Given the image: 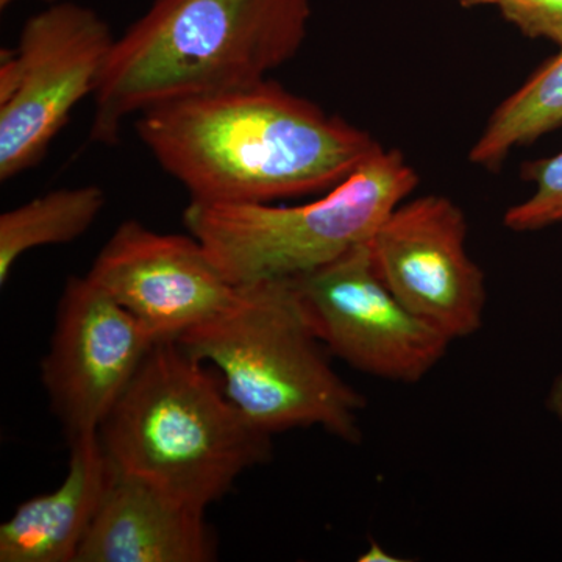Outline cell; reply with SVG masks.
Instances as JSON below:
<instances>
[{"instance_id": "obj_12", "label": "cell", "mask_w": 562, "mask_h": 562, "mask_svg": "<svg viewBox=\"0 0 562 562\" xmlns=\"http://www.w3.org/2000/svg\"><path fill=\"white\" fill-rule=\"evenodd\" d=\"M68 446V473L60 486L21 503L0 527V561L76 562L114 468L99 432Z\"/></svg>"}, {"instance_id": "obj_9", "label": "cell", "mask_w": 562, "mask_h": 562, "mask_svg": "<svg viewBox=\"0 0 562 562\" xmlns=\"http://www.w3.org/2000/svg\"><path fill=\"white\" fill-rule=\"evenodd\" d=\"M154 344L88 276L66 281L41 380L68 442L98 435Z\"/></svg>"}, {"instance_id": "obj_16", "label": "cell", "mask_w": 562, "mask_h": 562, "mask_svg": "<svg viewBox=\"0 0 562 562\" xmlns=\"http://www.w3.org/2000/svg\"><path fill=\"white\" fill-rule=\"evenodd\" d=\"M498 9L524 35L562 49V0H503Z\"/></svg>"}, {"instance_id": "obj_17", "label": "cell", "mask_w": 562, "mask_h": 562, "mask_svg": "<svg viewBox=\"0 0 562 562\" xmlns=\"http://www.w3.org/2000/svg\"><path fill=\"white\" fill-rule=\"evenodd\" d=\"M547 409L553 414L554 419L562 425V372L554 376L547 394Z\"/></svg>"}, {"instance_id": "obj_15", "label": "cell", "mask_w": 562, "mask_h": 562, "mask_svg": "<svg viewBox=\"0 0 562 562\" xmlns=\"http://www.w3.org/2000/svg\"><path fill=\"white\" fill-rule=\"evenodd\" d=\"M525 179L532 181L535 191L506 211L505 227L527 233L562 224V151L528 165Z\"/></svg>"}, {"instance_id": "obj_6", "label": "cell", "mask_w": 562, "mask_h": 562, "mask_svg": "<svg viewBox=\"0 0 562 562\" xmlns=\"http://www.w3.org/2000/svg\"><path fill=\"white\" fill-rule=\"evenodd\" d=\"M116 38L88 7L52 3L22 27L16 49L0 61V181L35 168L94 95Z\"/></svg>"}, {"instance_id": "obj_18", "label": "cell", "mask_w": 562, "mask_h": 562, "mask_svg": "<svg viewBox=\"0 0 562 562\" xmlns=\"http://www.w3.org/2000/svg\"><path fill=\"white\" fill-rule=\"evenodd\" d=\"M465 9H475V7L501 5L503 0H457Z\"/></svg>"}, {"instance_id": "obj_3", "label": "cell", "mask_w": 562, "mask_h": 562, "mask_svg": "<svg viewBox=\"0 0 562 562\" xmlns=\"http://www.w3.org/2000/svg\"><path fill=\"white\" fill-rule=\"evenodd\" d=\"M99 439L117 471L202 512L272 450V436L228 398L222 379L172 339L154 344Z\"/></svg>"}, {"instance_id": "obj_13", "label": "cell", "mask_w": 562, "mask_h": 562, "mask_svg": "<svg viewBox=\"0 0 562 562\" xmlns=\"http://www.w3.org/2000/svg\"><path fill=\"white\" fill-rule=\"evenodd\" d=\"M105 191L95 184L65 188L5 211L0 216V284L29 250L76 241L105 209Z\"/></svg>"}, {"instance_id": "obj_4", "label": "cell", "mask_w": 562, "mask_h": 562, "mask_svg": "<svg viewBox=\"0 0 562 562\" xmlns=\"http://www.w3.org/2000/svg\"><path fill=\"white\" fill-rule=\"evenodd\" d=\"M177 341L221 372L228 398L266 435L321 428L361 442L364 397L331 368L291 280L236 286L224 312Z\"/></svg>"}, {"instance_id": "obj_11", "label": "cell", "mask_w": 562, "mask_h": 562, "mask_svg": "<svg viewBox=\"0 0 562 562\" xmlns=\"http://www.w3.org/2000/svg\"><path fill=\"white\" fill-rule=\"evenodd\" d=\"M214 560L217 547L205 512L116 468L76 558V562Z\"/></svg>"}, {"instance_id": "obj_19", "label": "cell", "mask_w": 562, "mask_h": 562, "mask_svg": "<svg viewBox=\"0 0 562 562\" xmlns=\"http://www.w3.org/2000/svg\"><path fill=\"white\" fill-rule=\"evenodd\" d=\"M16 2V0H0V9L5 10L9 9L11 3ZM41 2H46L52 5V3L60 2V0H41Z\"/></svg>"}, {"instance_id": "obj_8", "label": "cell", "mask_w": 562, "mask_h": 562, "mask_svg": "<svg viewBox=\"0 0 562 562\" xmlns=\"http://www.w3.org/2000/svg\"><path fill=\"white\" fill-rule=\"evenodd\" d=\"M468 222L443 195L397 206L368 243L373 268L395 297L454 339L483 327L486 279L465 247Z\"/></svg>"}, {"instance_id": "obj_7", "label": "cell", "mask_w": 562, "mask_h": 562, "mask_svg": "<svg viewBox=\"0 0 562 562\" xmlns=\"http://www.w3.org/2000/svg\"><path fill=\"white\" fill-rule=\"evenodd\" d=\"M291 281L328 353L366 375L419 383L453 342L395 297L373 268L368 243Z\"/></svg>"}, {"instance_id": "obj_10", "label": "cell", "mask_w": 562, "mask_h": 562, "mask_svg": "<svg viewBox=\"0 0 562 562\" xmlns=\"http://www.w3.org/2000/svg\"><path fill=\"white\" fill-rule=\"evenodd\" d=\"M88 279L139 322L155 342L184 333L231 305L236 286L194 236L165 235L138 221L122 222Z\"/></svg>"}, {"instance_id": "obj_5", "label": "cell", "mask_w": 562, "mask_h": 562, "mask_svg": "<svg viewBox=\"0 0 562 562\" xmlns=\"http://www.w3.org/2000/svg\"><path fill=\"white\" fill-rule=\"evenodd\" d=\"M419 176L398 150L379 147L349 177L303 205L192 202L184 227L233 286L292 280L369 243Z\"/></svg>"}, {"instance_id": "obj_1", "label": "cell", "mask_w": 562, "mask_h": 562, "mask_svg": "<svg viewBox=\"0 0 562 562\" xmlns=\"http://www.w3.org/2000/svg\"><path fill=\"white\" fill-rule=\"evenodd\" d=\"M136 132L202 203L324 194L380 147L368 132L269 79L151 106L139 113Z\"/></svg>"}, {"instance_id": "obj_14", "label": "cell", "mask_w": 562, "mask_h": 562, "mask_svg": "<svg viewBox=\"0 0 562 562\" xmlns=\"http://www.w3.org/2000/svg\"><path fill=\"white\" fill-rule=\"evenodd\" d=\"M561 125L562 49L498 105L469 158L483 168H495L516 147L535 143Z\"/></svg>"}, {"instance_id": "obj_2", "label": "cell", "mask_w": 562, "mask_h": 562, "mask_svg": "<svg viewBox=\"0 0 562 562\" xmlns=\"http://www.w3.org/2000/svg\"><path fill=\"white\" fill-rule=\"evenodd\" d=\"M312 0H154L116 40L94 95L90 139L161 103L269 79L308 33Z\"/></svg>"}]
</instances>
